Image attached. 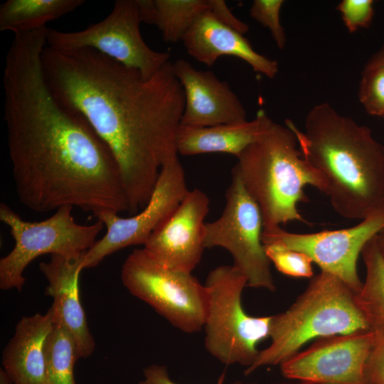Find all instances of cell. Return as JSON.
Returning <instances> with one entry per match:
<instances>
[{"mask_svg":"<svg viewBox=\"0 0 384 384\" xmlns=\"http://www.w3.org/2000/svg\"><path fill=\"white\" fill-rule=\"evenodd\" d=\"M250 384H253V383H250Z\"/></svg>","mask_w":384,"mask_h":384,"instance_id":"obj_36","label":"cell"},{"mask_svg":"<svg viewBox=\"0 0 384 384\" xmlns=\"http://www.w3.org/2000/svg\"><path fill=\"white\" fill-rule=\"evenodd\" d=\"M210 11L221 23L245 34L249 31V26L245 22L235 17L223 0H210Z\"/></svg>","mask_w":384,"mask_h":384,"instance_id":"obj_29","label":"cell"},{"mask_svg":"<svg viewBox=\"0 0 384 384\" xmlns=\"http://www.w3.org/2000/svg\"><path fill=\"white\" fill-rule=\"evenodd\" d=\"M284 2L283 0H255L250 9V16L270 30L279 49H283L287 43L285 31L279 18Z\"/></svg>","mask_w":384,"mask_h":384,"instance_id":"obj_26","label":"cell"},{"mask_svg":"<svg viewBox=\"0 0 384 384\" xmlns=\"http://www.w3.org/2000/svg\"><path fill=\"white\" fill-rule=\"evenodd\" d=\"M225 199L221 215L206 223V248L220 247L228 250L233 257V265L246 277L247 287L274 291L271 262L262 240L261 211L233 169Z\"/></svg>","mask_w":384,"mask_h":384,"instance_id":"obj_9","label":"cell"},{"mask_svg":"<svg viewBox=\"0 0 384 384\" xmlns=\"http://www.w3.org/2000/svg\"><path fill=\"white\" fill-rule=\"evenodd\" d=\"M0 384H14L2 368L0 370Z\"/></svg>","mask_w":384,"mask_h":384,"instance_id":"obj_33","label":"cell"},{"mask_svg":"<svg viewBox=\"0 0 384 384\" xmlns=\"http://www.w3.org/2000/svg\"><path fill=\"white\" fill-rule=\"evenodd\" d=\"M373 338L371 329L316 338L282 363V373L311 383L366 384L365 366Z\"/></svg>","mask_w":384,"mask_h":384,"instance_id":"obj_13","label":"cell"},{"mask_svg":"<svg viewBox=\"0 0 384 384\" xmlns=\"http://www.w3.org/2000/svg\"><path fill=\"white\" fill-rule=\"evenodd\" d=\"M41 63L55 100L82 114L113 153L129 213H137L149 200L161 169L178 159L185 95L172 63L146 78L93 49L47 46Z\"/></svg>","mask_w":384,"mask_h":384,"instance_id":"obj_2","label":"cell"},{"mask_svg":"<svg viewBox=\"0 0 384 384\" xmlns=\"http://www.w3.org/2000/svg\"><path fill=\"white\" fill-rule=\"evenodd\" d=\"M265 252L275 268L293 277H312L311 259L306 254L274 245H265Z\"/></svg>","mask_w":384,"mask_h":384,"instance_id":"obj_25","label":"cell"},{"mask_svg":"<svg viewBox=\"0 0 384 384\" xmlns=\"http://www.w3.org/2000/svg\"><path fill=\"white\" fill-rule=\"evenodd\" d=\"M192 58L212 66L223 55L235 56L249 64L254 71L273 78L278 63L256 52L243 34L218 21L210 11L201 14L181 41Z\"/></svg>","mask_w":384,"mask_h":384,"instance_id":"obj_17","label":"cell"},{"mask_svg":"<svg viewBox=\"0 0 384 384\" xmlns=\"http://www.w3.org/2000/svg\"><path fill=\"white\" fill-rule=\"evenodd\" d=\"M172 65L185 95L181 124L210 127L247 121L244 105L226 81L210 70L196 69L183 59Z\"/></svg>","mask_w":384,"mask_h":384,"instance_id":"obj_15","label":"cell"},{"mask_svg":"<svg viewBox=\"0 0 384 384\" xmlns=\"http://www.w3.org/2000/svg\"><path fill=\"white\" fill-rule=\"evenodd\" d=\"M121 280L133 296L178 329L191 334L203 328L207 291L191 273L166 267L142 248L134 250L124 260Z\"/></svg>","mask_w":384,"mask_h":384,"instance_id":"obj_8","label":"cell"},{"mask_svg":"<svg viewBox=\"0 0 384 384\" xmlns=\"http://www.w3.org/2000/svg\"><path fill=\"white\" fill-rule=\"evenodd\" d=\"M370 60L384 65V44L370 58Z\"/></svg>","mask_w":384,"mask_h":384,"instance_id":"obj_32","label":"cell"},{"mask_svg":"<svg viewBox=\"0 0 384 384\" xmlns=\"http://www.w3.org/2000/svg\"><path fill=\"white\" fill-rule=\"evenodd\" d=\"M210 201L201 190L188 191L176 209L144 245L160 265L187 273L200 262L205 246V218Z\"/></svg>","mask_w":384,"mask_h":384,"instance_id":"obj_14","label":"cell"},{"mask_svg":"<svg viewBox=\"0 0 384 384\" xmlns=\"http://www.w3.org/2000/svg\"><path fill=\"white\" fill-rule=\"evenodd\" d=\"M299 149L324 177L325 194L341 216L363 220L384 207V146L371 129L323 102L307 113L304 129L290 119Z\"/></svg>","mask_w":384,"mask_h":384,"instance_id":"obj_3","label":"cell"},{"mask_svg":"<svg viewBox=\"0 0 384 384\" xmlns=\"http://www.w3.org/2000/svg\"><path fill=\"white\" fill-rule=\"evenodd\" d=\"M53 327L50 307L23 316L2 352L3 370L14 384H46V343Z\"/></svg>","mask_w":384,"mask_h":384,"instance_id":"obj_18","label":"cell"},{"mask_svg":"<svg viewBox=\"0 0 384 384\" xmlns=\"http://www.w3.org/2000/svg\"><path fill=\"white\" fill-rule=\"evenodd\" d=\"M373 0H343L337 6L350 33L368 27L374 16Z\"/></svg>","mask_w":384,"mask_h":384,"instance_id":"obj_27","label":"cell"},{"mask_svg":"<svg viewBox=\"0 0 384 384\" xmlns=\"http://www.w3.org/2000/svg\"><path fill=\"white\" fill-rule=\"evenodd\" d=\"M358 97L370 115L384 114V65L368 60L361 75Z\"/></svg>","mask_w":384,"mask_h":384,"instance_id":"obj_24","label":"cell"},{"mask_svg":"<svg viewBox=\"0 0 384 384\" xmlns=\"http://www.w3.org/2000/svg\"><path fill=\"white\" fill-rule=\"evenodd\" d=\"M372 331L374 338L365 366V381L366 384H384V326Z\"/></svg>","mask_w":384,"mask_h":384,"instance_id":"obj_28","label":"cell"},{"mask_svg":"<svg viewBox=\"0 0 384 384\" xmlns=\"http://www.w3.org/2000/svg\"><path fill=\"white\" fill-rule=\"evenodd\" d=\"M83 254L77 257L52 255L48 262L39 265L48 282L45 293L53 300L50 308L71 333L80 358L90 356L95 348L79 294Z\"/></svg>","mask_w":384,"mask_h":384,"instance_id":"obj_16","label":"cell"},{"mask_svg":"<svg viewBox=\"0 0 384 384\" xmlns=\"http://www.w3.org/2000/svg\"><path fill=\"white\" fill-rule=\"evenodd\" d=\"M144 378L139 384H177L173 381L164 366L152 364L147 366L143 370ZM224 375H221L218 384H223ZM232 384H242L240 381H235Z\"/></svg>","mask_w":384,"mask_h":384,"instance_id":"obj_30","label":"cell"},{"mask_svg":"<svg viewBox=\"0 0 384 384\" xmlns=\"http://www.w3.org/2000/svg\"><path fill=\"white\" fill-rule=\"evenodd\" d=\"M367 329L353 289L338 277L321 271L286 311L272 316L271 343L260 351L245 375L262 366L281 365L311 340Z\"/></svg>","mask_w":384,"mask_h":384,"instance_id":"obj_5","label":"cell"},{"mask_svg":"<svg viewBox=\"0 0 384 384\" xmlns=\"http://www.w3.org/2000/svg\"><path fill=\"white\" fill-rule=\"evenodd\" d=\"M142 22L156 26L166 43L182 41L196 20L210 10V0H137Z\"/></svg>","mask_w":384,"mask_h":384,"instance_id":"obj_20","label":"cell"},{"mask_svg":"<svg viewBox=\"0 0 384 384\" xmlns=\"http://www.w3.org/2000/svg\"><path fill=\"white\" fill-rule=\"evenodd\" d=\"M141 23L137 0H117L105 19L85 29L64 32L48 28L46 46L59 50L93 49L147 78L170 61V55L146 43Z\"/></svg>","mask_w":384,"mask_h":384,"instance_id":"obj_10","label":"cell"},{"mask_svg":"<svg viewBox=\"0 0 384 384\" xmlns=\"http://www.w3.org/2000/svg\"><path fill=\"white\" fill-rule=\"evenodd\" d=\"M375 236L362 250L366 276L361 290L355 293L357 306L371 330L384 326V260Z\"/></svg>","mask_w":384,"mask_h":384,"instance_id":"obj_22","label":"cell"},{"mask_svg":"<svg viewBox=\"0 0 384 384\" xmlns=\"http://www.w3.org/2000/svg\"><path fill=\"white\" fill-rule=\"evenodd\" d=\"M73 207L63 206L49 218L37 222L25 220L4 203L0 204V220L10 229L13 249L0 260V288L21 291L26 279L23 272L36 257L58 255L77 257L97 241L103 223H78L72 214Z\"/></svg>","mask_w":384,"mask_h":384,"instance_id":"obj_7","label":"cell"},{"mask_svg":"<svg viewBox=\"0 0 384 384\" xmlns=\"http://www.w3.org/2000/svg\"><path fill=\"white\" fill-rule=\"evenodd\" d=\"M53 314V327L46 343V384H75L74 365L80 358L76 344L63 321Z\"/></svg>","mask_w":384,"mask_h":384,"instance_id":"obj_23","label":"cell"},{"mask_svg":"<svg viewBox=\"0 0 384 384\" xmlns=\"http://www.w3.org/2000/svg\"><path fill=\"white\" fill-rule=\"evenodd\" d=\"M384 228V207L357 225L344 229L312 233L287 232L281 226L263 230L264 245H274L303 252L321 269L346 283L355 293L363 285L357 261L365 245Z\"/></svg>","mask_w":384,"mask_h":384,"instance_id":"obj_12","label":"cell"},{"mask_svg":"<svg viewBox=\"0 0 384 384\" xmlns=\"http://www.w3.org/2000/svg\"><path fill=\"white\" fill-rule=\"evenodd\" d=\"M208 295L203 328L208 352L225 365L248 368L260 351L257 345L270 337L272 316H252L242 305L247 279L233 265L211 270L204 284Z\"/></svg>","mask_w":384,"mask_h":384,"instance_id":"obj_6","label":"cell"},{"mask_svg":"<svg viewBox=\"0 0 384 384\" xmlns=\"http://www.w3.org/2000/svg\"><path fill=\"white\" fill-rule=\"evenodd\" d=\"M383 117V118L384 119V114H383V117Z\"/></svg>","mask_w":384,"mask_h":384,"instance_id":"obj_35","label":"cell"},{"mask_svg":"<svg viewBox=\"0 0 384 384\" xmlns=\"http://www.w3.org/2000/svg\"><path fill=\"white\" fill-rule=\"evenodd\" d=\"M326 384H335V383H326Z\"/></svg>","mask_w":384,"mask_h":384,"instance_id":"obj_34","label":"cell"},{"mask_svg":"<svg viewBox=\"0 0 384 384\" xmlns=\"http://www.w3.org/2000/svg\"><path fill=\"white\" fill-rule=\"evenodd\" d=\"M233 168L258 205L263 230L298 221L307 223L298 210L308 201L304 188L325 193L322 175L303 156L294 131L271 119L257 137L237 158Z\"/></svg>","mask_w":384,"mask_h":384,"instance_id":"obj_4","label":"cell"},{"mask_svg":"<svg viewBox=\"0 0 384 384\" xmlns=\"http://www.w3.org/2000/svg\"><path fill=\"white\" fill-rule=\"evenodd\" d=\"M188 191L183 168L177 159L161 169L149 200L137 213L127 218L110 210L95 215L103 223L106 233L83 254L82 270L96 267L108 255L127 247L144 245Z\"/></svg>","mask_w":384,"mask_h":384,"instance_id":"obj_11","label":"cell"},{"mask_svg":"<svg viewBox=\"0 0 384 384\" xmlns=\"http://www.w3.org/2000/svg\"><path fill=\"white\" fill-rule=\"evenodd\" d=\"M45 36H16L3 76L12 177L20 203L33 211L63 206L97 213L127 211L119 164L80 113L59 104L43 74Z\"/></svg>","mask_w":384,"mask_h":384,"instance_id":"obj_1","label":"cell"},{"mask_svg":"<svg viewBox=\"0 0 384 384\" xmlns=\"http://www.w3.org/2000/svg\"><path fill=\"white\" fill-rule=\"evenodd\" d=\"M271 119L267 112L260 109L255 119L240 123L210 127L180 124L176 134L178 153L183 156L224 153L238 158L257 139Z\"/></svg>","mask_w":384,"mask_h":384,"instance_id":"obj_19","label":"cell"},{"mask_svg":"<svg viewBox=\"0 0 384 384\" xmlns=\"http://www.w3.org/2000/svg\"><path fill=\"white\" fill-rule=\"evenodd\" d=\"M84 3L83 0H8L0 6V31L14 35L36 31Z\"/></svg>","mask_w":384,"mask_h":384,"instance_id":"obj_21","label":"cell"},{"mask_svg":"<svg viewBox=\"0 0 384 384\" xmlns=\"http://www.w3.org/2000/svg\"><path fill=\"white\" fill-rule=\"evenodd\" d=\"M375 238L378 250L384 260V228L376 235Z\"/></svg>","mask_w":384,"mask_h":384,"instance_id":"obj_31","label":"cell"}]
</instances>
